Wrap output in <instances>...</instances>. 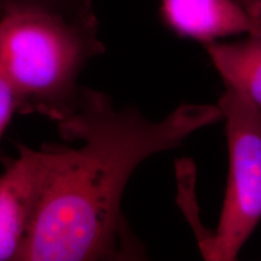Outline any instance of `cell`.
Returning <instances> with one entry per match:
<instances>
[{
    "instance_id": "1",
    "label": "cell",
    "mask_w": 261,
    "mask_h": 261,
    "mask_svg": "<svg viewBox=\"0 0 261 261\" xmlns=\"http://www.w3.org/2000/svg\"><path fill=\"white\" fill-rule=\"evenodd\" d=\"M212 104H180L152 121L135 107H114L100 91L81 89L79 109L58 127L79 148L44 145L34 220L21 261L143 260L144 246L121 211L137 167L178 148L196 130L221 121Z\"/></svg>"
},
{
    "instance_id": "2",
    "label": "cell",
    "mask_w": 261,
    "mask_h": 261,
    "mask_svg": "<svg viewBox=\"0 0 261 261\" xmlns=\"http://www.w3.org/2000/svg\"><path fill=\"white\" fill-rule=\"evenodd\" d=\"M92 0H10L0 4V71L18 114L67 123L79 109L80 75L104 54Z\"/></svg>"
},
{
    "instance_id": "3",
    "label": "cell",
    "mask_w": 261,
    "mask_h": 261,
    "mask_svg": "<svg viewBox=\"0 0 261 261\" xmlns=\"http://www.w3.org/2000/svg\"><path fill=\"white\" fill-rule=\"evenodd\" d=\"M218 107L228 149V180L219 223L201 244L205 260H236L261 220V115L236 87L224 84Z\"/></svg>"
},
{
    "instance_id": "4",
    "label": "cell",
    "mask_w": 261,
    "mask_h": 261,
    "mask_svg": "<svg viewBox=\"0 0 261 261\" xmlns=\"http://www.w3.org/2000/svg\"><path fill=\"white\" fill-rule=\"evenodd\" d=\"M41 150L18 145L0 174V261H21L41 181Z\"/></svg>"
},
{
    "instance_id": "5",
    "label": "cell",
    "mask_w": 261,
    "mask_h": 261,
    "mask_svg": "<svg viewBox=\"0 0 261 261\" xmlns=\"http://www.w3.org/2000/svg\"><path fill=\"white\" fill-rule=\"evenodd\" d=\"M163 24L202 45L237 35H261V17L241 0H160Z\"/></svg>"
},
{
    "instance_id": "6",
    "label": "cell",
    "mask_w": 261,
    "mask_h": 261,
    "mask_svg": "<svg viewBox=\"0 0 261 261\" xmlns=\"http://www.w3.org/2000/svg\"><path fill=\"white\" fill-rule=\"evenodd\" d=\"M224 84L246 94L261 115V35L202 45Z\"/></svg>"
},
{
    "instance_id": "7",
    "label": "cell",
    "mask_w": 261,
    "mask_h": 261,
    "mask_svg": "<svg viewBox=\"0 0 261 261\" xmlns=\"http://www.w3.org/2000/svg\"><path fill=\"white\" fill-rule=\"evenodd\" d=\"M16 113H18L17 98L8 79L0 71V140Z\"/></svg>"
},
{
    "instance_id": "8",
    "label": "cell",
    "mask_w": 261,
    "mask_h": 261,
    "mask_svg": "<svg viewBox=\"0 0 261 261\" xmlns=\"http://www.w3.org/2000/svg\"><path fill=\"white\" fill-rule=\"evenodd\" d=\"M241 2H242L254 15L261 17V3L259 0H241Z\"/></svg>"
},
{
    "instance_id": "9",
    "label": "cell",
    "mask_w": 261,
    "mask_h": 261,
    "mask_svg": "<svg viewBox=\"0 0 261 261\" xmlns=\"http://www.w3.org/2000/svg\"><path fill=\"white\" fill-rule=\"evenodd\" d=\"M5 2H10V0H0V4H2V3H5Z\"/></svg>"
},
{
    "instance_id": "10",
    "label": "cell",
    "mask_w": 261,
    "mask_h": 261,
    "mask_svg": "<svg viewBox=\"0 0 261 261\" xmlns=\"http://www.w3.org/2000/svg\"><path fill=\"white\" fill-rule=\"evenodd\" d=\"M259 2H260V3H261V0H259Z\"/></svg>"
}]
</instances>
